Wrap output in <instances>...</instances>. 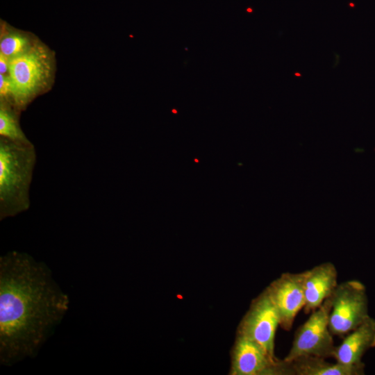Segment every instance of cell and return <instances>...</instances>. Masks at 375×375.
I'll return each mask as SVG.
<instances>
[{"instance_id":"6da1fadb","label":"cell","mask_w":375,"mask_h":375,"mask_svg":"<svg viewBox=\"0 0 375 375\" xmlns=\"http://www.w3.org/2000/svg\"><path fill=\"white\" fill-rule=\"evenodd\" d=\"M69 299L50 272L31 256L0 258V360L11 365L35 355L68 309Z\"/></svg>"},{"instance_id":"7a4b0ae2","label":"cell","mask_w":375,"mask_h":375,"mask_svg":"<svg viewBox=\"0 0 375 375\" xmlns=\"http://www.w3.org/2000/svg\"><path fill=\"white\" fill-rule=\"evenodd\" d=\"M37 154L31 142L0 137V220L26 211Z\"/></svg>"},{"instance_id":"3957f363","label":"cell","mask_w":375,"mask_h":375,"mask_svg":"<svg viewBox=\"0 0 375 375\" xmlns=\"http://www.w3.org/2000/svg\"><path fill=\"white\" fill-rule=\"evenodd\" d=\"M50 64L46 51L33 46L10 60L8 76L11 92L8 102L19 111L24 110L45 86L50 76Z\"/></svg>"},{"instance_id":"277c9868","label":"cell","mask_w":375,"mask_h":375,"mask_svg":"<svg viewBox=\"0 0 375 375\" xmlns=\"http://www.w3.org/2000/svg\"><path fill=\"white\" fill-rule=\"evenodd\" d=\"M330 300L328 326L333 335L344 337L370 317L367 289L359 281L338 283Z\"/></svg>"},{"instance_id":"5b68a950","label":"cell","mask_w":375,"mask_h":375,"mask_svg":"<svg viewBox=\"0 0 375 375\" xmlns=\"http://www.w3.org/2000/svg\"><path fill=\"white\" fill-rule=\"evenodd\" d=\"M331 308L329 297L310 312L308 319L296 330L285 360L291 361L301 356L333 358L336 346L328 326Z\"/></svg>"},{"instance_id":"8992f818","label":"cell","mask_w":375,"mask_h":375,"mask_svg":"<svg viewBox=\"0 0 375 375\" xmlns=\"http://www.w3.org/2000/svg\"><path fill=\"white\" fill-rule=\"evenodd\" d=\"M233 375H293L290 362L272 358L251 338L238 333L231 358Z\"/></svg>"},{"instance_id":"52a82bcc","label":"cell","mask_w":375,"mask_h":375,"mask_svg":"<svg viewBox=\"0 0 375 375\" xmlns=\"http://www.w3.org/2000/svg\"><path fill=\"white\" fill-rule=\"evenodd\" d=\"M279 318L276 309L265 290L252 301L238 328L245 335L260 345L272 358L274 355V338Z\"/></svg>"},{"instance_id":"ba28073f","label":"cell","mask_w":375,"mask_h":375,"mask_svg":"<svg viewBox=\"0 0 375 375\" xmlns=\"http://www.w3.org/2000/svg\"><path fill=\"white\" fill-rule=\"evenodd\" d=\"M306 275V270L283 273L265 289L276 309L280 326L287 331L292 328L297 313L304 307Z\"/></svg>"},{"instance_id":"9c48e42d","label":"cell","mask_w":375,"mask_h":375,"mask_svg":"<svg viewBox=\"0 0 375 375\" xmlns=\"http://www.w3.org/2000/svg\"><path fill=\"white\" fill-rule=\"evenodd\" d=\"M375 347V319L369 317L349 332L341 344L335 347L333 358L342 364L365 367L362 358Z\"/></svg>"},{"instance_id":"30bf717a","label":"cell","mask_w":375,"mask_h":375,"mask_svg":"<svg viewBox=\"0 0 375 375\" xmlns=\"http://www.w3.org/2000/svg\"><path fill=\"white\" fill-rule=\"evenodd\" d=\"M338 271L333 263L323 262L306 270L304 281L306 314L318 308L338 285Z\"/></svg>"},{"instance_id":"8fae6325","label":"cell","mask_w":375,"mask_h":375,"mask_svg":"<svg viewBox=\"0 0 375 375\" xmlns=\"http://www.w3.org/2000/svg\"><path fill=\"white\" fill-rule=\"evenodd\" d=\"M326 358L301 356L289 361L294 375H363L365 367L348 365L339 362L331 363Z\"/></svg>"},{"instance_id":"7c38bea8","label":"cell","mask_w":375,"mask_h":375,"mask_svg":"<svg viewBox=\"0 0 375 375\" xmlns=\"http://www.w3.org/2000/svg\"><path fill=\"white\" fill-rule=\"evenodd\" d=\"M19 110L6 101H0V135L13 141L28 143L19 125Z\"/></svg>"},{"instance_id":"4fadbf2b","label":"cell","mask_w":375,"mask_h":375,"mask_svg":"<svg viewBox=\"0 0 375 375\" xmlns=\"http://www.w3.org/2000/svg\"><path fill=\"white\" fill-rule=\"evenodd\" d=\"M31 47L30 39L20 33L9 32L1 35L0 53L10 60L24 53Z\"/></svg>"},{"instance_id":"5bb4252c","label":"cell","mask_w":375,"mask_h":375,"mask_svg":"<svg viewBox=\"0 0 375 375\" xmlns=\"http://www.w3.org/2000/svg\"><path fill=\"white\" fill-rule=\"evenodd\" d=\"M10 83L8 76L0 74L1 101H9L10 98Z\"/></svg>"},{"instance_id":"9a60e30c","label":"cell","mask_w":375,"mask_h":375,"mask_svg":"<svg viewBox=\"0 0 375 375\" xmlns=\"http://www.w3.org/2000/svg\"><path fill=\"white\" fill-rule=\"evenodd\" d=\"M10 65V60L0 53V73L8 76Z\"/></svg>"},{"instance_id":"2e32d148","label":"cell","mask_w":375,"mask_h":375,"mask_svg":"<svg viewBox=\"0 0 375 375\" xmlns=\"http://www.w3.org/2000/svg\"><path fill=\"white\" fill-rule=\"evenodd\" d=\"M172 112L176 113V110H173Z\"/></svg>"}]
</instances>
